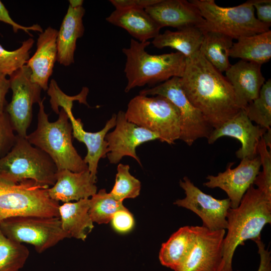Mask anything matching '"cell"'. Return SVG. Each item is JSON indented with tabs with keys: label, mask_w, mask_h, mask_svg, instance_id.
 <instances>
[{
	"label": "cell",
	"mask_w": 271,
	"mask_h": 271,
	"mask_svg": "<svg viewBox=\"0 0 271 271\" xmlns=\"http://www.w3.org/2000/svg\"><path fill=\"white\" fill-rule=\"evenodd\" d=\"M58 30L48 27L41 33L37 39V49L27 61L26 65L31 70V79L44 91L48 88V81L57 61Z\"/></svg>",
	"instance_id": "cell-20"
},
{
	"label": "cell",
	"mask_w": 271,
	"mask_h": 271,
	"mask_svg": "<svg viewBox=\"0 0 271 271\" xmlns=\"http://www.w3.org/2000/svg\"><path fill=\"white\" fill-rule=\"evenodd\" d=\"M150 41L140 42L131 39L128 48L122 51L126 56L124 72L127 79L125 92L137 87L165 82L174 77H182L186 58L178 52L159 55L148 53Z\"/></svg>",
	"instance_id": "cell-4"
},
{
	"label": "cell",
	"mask_w": 271,
	"mask_h": 271,
	"mask_svg": "<svg viewBox=\"0 0 271 271\" xmlns=\"http://www.w3.org/2000/svg\"><path fill=\"white\" fill-rule=\"evenodd\" d=\"M85 12L83 6L73 7L69 5L58 31L57 61L64 66L74 62L76 41L84 32L83 17Z\"/></svg>",
	"instance_id": "cell-22"
},
{
	"label": "cell",
	"mask_w": 271,
	"mask_h": 271,
	"mask_svg": "<svg viewBox=\"0 0 271 271\" xmlns=\"http://www.w3.org/2000/svg\"><path fill=\"white\" fill-rule=\"evenodd\" d=\"M140 181L131 175L128 165L119 164L117 168L115 183L109 192L117 200L122 201L127 198H134L140 193Z\"/></svg>",
	"instance_id": "cell-32"
},
{
	"label": "cell",
	"mask_w": 271,
	"mask_h": 271,
	"mask_svg": "<svg viewBox=\"0 0 271 271\" xmlns=\"http://www.w3.org/2000/svg\"><path fill=\"white\" fill-rule=\"evenodd\" d=\"M122 202L102 189L89 199V216L93 222L106 224L117 211L126 208Z\"/></svg>",
	"instance_id": "cell-30"
},
{
	"label": "cell",
	"mask_w": 271,
	"mask_h": 271,
	"mask_svg": "<svg viewBox=\"0 0 271 271\" xmlns=\"http://www.w3.org/2000/svg\"><path fill=\"white\" fill-rule=\"evenodd\" d=\"M31 70L25 65L10 76L12 100L5 111L17 134L26 138L32 119L33 105L41 100V88L31 79Z\"/></svg>",
	"instance_id": "cell-11"
},
{
	"label": "cell",
	"mask_w": 271,
	"mask_h": 271,
	"mask_svg": "<svg viewBox=\"0 0 271 271\" xmlns=\"http://www.w3.org/2000/svg\"><path fill=\"white\" fill-rule=\"evenodd\" d=\"M34 43L33 39L30 38L23 41L20 47L13 51L6 50L0 45V72L10 76L26 65Z\"/></svg>",
	"instance_id": "cell-33"
},
{
	"label": "cell",
	"mask_w": 271,
	"mask_h": 271,
	"mask_svg": "<svg viewBox=\"0 0 271 271\" xmlns=\"http://www.w3.org/2000/svg\"><path fill=\"white\" fill-rule=\"evenodd\" d=\"M180 78L174 77L154 87L141 90L139 94L161 95L169 99L180 112L181 132L179 140L191 146L197 140L210 136L213 128L201 112L190 102L183 92Z\"/></svg>",
	"instance_id": "cell-10"
},
{
	"label": "cell",
	"mask_w": 271,
	"mask_h": 271,
	"mask_svg": "<svg viewBox=\"0 0 271 271\" xmlns=\"http://www.w3.org/2000/svg\"><path fill=\"white\" fill-rule=\"evenodd\" d=\"M195 239L194 226L180 228L162 244L159 255L161 263L176 271L188 256Z\"/></svg>",
	"instance_id": "cell-25"
},
{
	"label": "cell",
	"mask_w": 271,
	"mask_h": 271,
	"mask_svg": "<svg viewBox=\"0 0 271 271\" xmlns=\"http://www.w3.org/2000/svg\"><path fill=\"white\" fill-rule=\"evenodd\" d=\"M89 199L64 203L59 207L62 227L70 237L84 241L94 227L89 214Z\"/></svg>",
	"instance_id": "cell-24"
},
{
	"label": "cell",
	"mask_w": 271,
	"mask_h": 271,
	"mask_svg": "<svg viewBox=\"0 0 271 271\" xmlns=\"http://www.w3.org/2000/svg\"><path fill=\"white\" fill-rule=\"evenodd\" d=\"M193 248L176 271H218L223 256L225 230L212 231L204 226H194Z\"/></svg>",
	"instance_id": "cell-14"
},
{
	"label": "cell",
	"mask_w": 271,
	"mask_h": 271,
	"mask_svg": "<svg viewBox=\"0 0 271 271\" xmlns=\"http://www.w3.org/2000/svg\"><path fill=\"white\" fill-rule=\"evenodd\" d=\"M230 163L226 170L216 176L208 175V181L203 185L209 188H219L227 195L230 201V208H237L247 190L253 185L261 167L259 156L253 159H241L239 164L231 169Z\"/></svg>",
	"instance_id": "cell-15"
},
{
	"label": "cell",
	"mask_w": 271,
	"mask_h": 271,
	"mask_svg": "<svg viewBox=\"0 0 271 271\" xmlns=\"http://www.w3.org/2000/svg\"><path fill=\"white\" fill-rule=\"evenodd\" d=\"M0 230L9 239L33 245L41 253L63 239L70 238L59 217L20 216L0 222Z\"/></svg>",
	"instance_id": "cell-9"
},
{
	"label": "cell",
	"mask_w": 271,
	"mask_h": 271,
	"mask_svg": "<svg viewBox=\"0 0 271 271\" xmlns=\"http://www.w3.org/2000/svg\"><path fill=\"white\" fill-rule=\"evenodd\" d=\"M45 97L38 103L36 129L27 136V139L47 154L55 164L58 171L67 169L80 172L88 169L72 144V128L68 116L61 108L58 119L50 122L45 111Z\"/></svg>",
	"instance_id": "cell-3"
},
{
	"label": "cell",
	"mask_w": 271,
	"mask_h": 271,
	"mask_svg": "<svg viewBox=\"0 0 271 271\" xmlns=\"http://www.w3.org/2000/svg\"><path fill=\"white\" fill-rule=\"evenodd\" d=\"M233 43L229 57L262 65L271 58V31L243 37Z\"/></svg>",
	"instance_id": "cell-27"
},
{
	"label": "cell",
	"mask_w": 271,
	"mask_h": 271,
	"mask_svg": "<svg viewBox=\"0 0 271 271\" xmlns=\"http://www.w3.org/2000/svg\"><path fill=\"white\" fill-rule=\"evenodd\" d=\"M29 255L25 245L9 239L0 230V271H21Z\"/></svg>",
	"instance_id": "cell-29"
},
{
	"label": "cell",
	"mask_w": 271,
	"mask_h": 271,
	"mask_svg": "<svg viewBox=\"0 0 271 271\" xmlns=\"http://www.w3.org/2000/svg\"><path fill=\"white\" fill-rule=\"evenodd\" d=\"M203 37L199 52L220 72H225L230 66L229 52L233 45V39L223 34L203 32Z\"/></svg>",
	"instance_id": "cell-28"
},
{
	"label": "cell",
	"mask_w": 271,
	"mask_h": 271,
	"mask_svg": "<svg viewBox=\"0 0 271 271\" xmlns=\"http://www.w3.org/2000/svg\"><path fill=\"white\" fill-rule=\"evenodd\" d=\"M9 116L5 111L0 114V158L6 156L15 144L16 135Z\"/></svg>",
	"instance_id": "cell-36"
},
{
	"label": "cell",
	"mask_w": 271,
	"mask_h": 271,
	"mask_svg": "<svg viewBox=\"0 0 271 271\" xmlns=\"http://www.w3.org/2000/svg\"><path fill=\"white\" fill-rule=\"evenodd\" d=\"M125 114L127 120L156 133L162 142L173 144L180 138L179 111L164 96L139 94L129 101Z\"/></svg>",
	"instance_id": "cell-8"
},
{
	"label": "cell",
	"mask_w": 271,
	"mask_h": 271,
	"mask_svg": "<svg viewBox=\"0 0 271 271\" xmlns=\"http://www.w3.org/2000/svg\"><path fill=\"white\" fill-rule=\"evenodd\" d=\"M47 93L50 97V103L53 111L58 114L59 107L63 109L72 108L73 102L77 100L81 103L88 105L86 97L88 93V89L84 87L79 94L73 96L65 94L59 87L56 81L51 79L49 86L47 89Z\"/></svg>",
	"instance_id": "cell-34"
},
{
	"label": "cell",
	"mask_w": 271,
	"mask_h": 271,
	"mask_svg": "<svg viewBox=\"0 0 271 271\" xmlns=\"http://www.w3.org/2000/svg\"><path fill=\"white\" fill-rule=\"evenodd\" d=\"M261 65L240 60L225 72L231 85L239 107L244 109L258 96L265 82L261 71Z\"/></svg>",
	"instance_id": "cell-17"
},
{
	"label": "cell",
	"mask_w": 271,
	"mask_h": 271,
	"mask_svg": "<svg viewBox=\"0 0 271 271\" xmlns=\"http://www.w3.org/2000/svg\"><path fill=\"white\" fill-rule=\"evenodd\" d=\"M111 221L113 228L119 233L129 231L134 224L133 216L126 208L117 211L113 216Z\"/></svg>",
	"instance_id": "cell-37"
},
{
	"label": "cell",
	"mask_w": 271,
	"mask_h": 271,
	"mask_svg": "<svg viewBox=\"0 0 271 271\" xmlns=\"http://www.w3.org/2000/svg\"><path fill=\"white\" fill-rule=\"evenodd\" d=\"M160 0H110L115 9L146 8L158 3Z\"/></svg>",
	"instance_id": "cell-40"
},
{
	"label": "cell",
	"mask_w": 271,
	"mask_h": 271,
	"mask_svg": "<svg viewBox=\"0 0 271 271\" xmlns=\"http://www.w3.org/2000/svg\"><path fill=\"white\" fill-rule=\"evenodd\" d=\"M205 20L199 27L203 32L220 33L233 40L269 30L271 25L259 21L255 16L251 0L232 7L217 5L214 0L190 1Z\"/></svg>",
	"instance_id": "cell-7"
},
{
	"label": "cell",
	"mask_w": 271,
	"mask_h": 271,
	"mask_svg": "<svg viewBox=\"0 0 271 271\" xmlns=\"http://www.w3.org/2000/svg\"><path fill=\"white\" fill-rule=\"evenodd\" d=\"M57 168L50 157L18 134L10 152L0 158V178L19 183L32 180L42 186H53Z\"/></svg>",
	"instance_id": "cell-5"
},
{
	"label": "cell",
	"mask_w": 271,
	"mask_h": 271,
	"mask_svg": "<svg viewBox=\"0 0 271 271\" xmlns=\"http://www.w3.org/2000/svg\"><path fill=\"white\" fill-rule=\"evenodd\" d=\"M180 83L188 100L213 128L220 126L241 109L229 82L199 51L186 58Z\"/></svg>",
	"instance_id": "cell-1"
},
{
	"label": "cell",
	"mask_w": 271,
	"mask_h": 271,
	"mask_svg": "<svg viewBox=\"0 0 271 271\" xmlns=\"http://www.w3.org/2000/svg\"><path fill=\"white\" fill-rule=\"evenodd\" d=\"M49 188L32 180L14 183L0 178V222L20 216L59 217V202L50 198Z\"/></svg>",
	"instance_id": "cell-6"
},
{
	"label": "cell",
	"mask_w": 271,
	"mask_h": 271,
	"mask_svg": "<svg viewBox=\"0 0 271 271\" xmlns=\"http://www.w3.org/2000/svg\"><path fill=\"white\" fill-rule=\"evenodd\" d=\"M257 153L260 160L262 171L256 177L253 184L261 190L267 199L271 202V153L262 138L257 146Z\"/></svg>",
	"instance_id": "cell-35"
},
{
	"label": "cell",
	"mask_w": 271,
	"mask_h": 271,
	"mask_svg": "<svg viewBox=\"0 0 271 271\" xmlns=\"http://www.w3.org/2000/svg\"><path fill=\"white\" fill-rule=\"evenodd\" d=\"M183 179L179 184L186 197L177 200L174 204L195 213L202 220L203 226L210 230L227 229L226 216L230 208V200L215 199L202 191L187 177Z\"/></svg>",
	"instance_id": "cell-12"
},
{
	"label": "cell",
	"mask_w": 271,
	"mask_h": 271,
	"mask_svg": "<svg viewBox=\"0 0 271 271\" xmlns=\"http://www.w3.org/2000/svg\"><path fill=\"white\" fill-rule=\"evenodd\" d=\"M96 182L88 169L80 172L64 169L57 171L56 181L48 192L50 198L58 202L77 201L97 193Z\"/></svg>",
	"instance_id": "cell-19"
},
{
	"label": "cell",
	"mask_w": 271,
	"mask_h": 271,
	"mask_svg": "<svg viewBox=\"0 0 271 271\" xmlns=\"http://www.w3.org/2000/svg\"><path fill=\"white\" fill-rule=\"evenodd\" d=\"M266 130L253 124L245 111L242 109L220 126L214 128L207 141L209 144H212L222 137L235 138L241 144L236 152V157L241 160L253 159L257 156L258 144Z\"/></svg>",
	"instance_id": "cell-16"
},
{
	"label": "cell",
	"mask_w": 271,
	"mask_h": 271,
	"mask_svg": "<svg viewBox=\"0 0 271 271\" xmlns=\"http://www.w3.org/2000/svg\"><path fill=\"white\" fill-rule=\"evenodd\" d=\"M145 10L162 28H199L205 22L198 9L186 0H160Z\"/></svg>",
	"instance_id": "cell-18"
},
{
	"label": "cell",
	"mask_w": 271,
	"mask_h": 271,
	"mask_svg": "<svg viewBox=\"0 0 271 271\" xmlns=\"http://www.w3.org/2000/svg\"><path fill=\"white\" fill-rule=\"evenodd\" d=\"M251 2L256 11L257 19L271 25V0H251Z\"/></svg>",
	"instance_id": "cell-39"
},
{
	"label": "cell",
	"mask_w": 271,
	"mask_h": 271,
	"mask_svg": "<svg viewBox=\"0 0 271 271\" xmlns=\"http://www.w3.org/2000/svg\"><path fill=\"white\" fill-rule=\"evenodd\" d=\"M114 130L106 134L107 157L110 164L118 163L125 156L133 158L141 166L136 153L137 148L146 142L159 140L156 133L127 120L125 112L120 110L116 114Z\"/></svg>",
	"instance_id": "cell-13"
},
{
	"label": "cell",
	"mask_w": 271,
	"mask_h": 271,
	"mask_svg": "<svg viewBox=\"0 0 271 271\" xmlns=\"http://www.w3.org/2000/svg\"><path fill=\"white\" fill-rule=\"evenodd\" d=\"M66 112L72 128V136L78 141L84 143L87 152L83 159L87 165L91 176L97 181L98 162L101 158H104L107 154V143L105 136L109 130L116 124V114H113L100 130L91 132L85 131L83 123L79 118H75L72 108L64 109Z\"/></svg>",
	"instance_id": "cell-21"
},
{
	"label": "cell",
	"mask_w": 271,
	"mask_h": 271,
	"mask_svg": "<svg viewBox=\"0 0 271 271\" xmlns=\"http://www.w3.org/2000/svg\"><path fill=\"white\" fill-rule=\"evenodd\" d=\"M258 247L260 256V263L257 271H271V253L265 248V244L261 239L254 241Z\"/></svg>",
	"instance_id": "cell-41"
},
{
	"label": "cell",
	"mask_w": 271,
	"mask_h": 271,
	"mask_svg": "<svg viewBox=\"0 0 271 271\" xmlns=\"http://www.w3.org/2000/svg\"><path fill=\"white\" fill-rule=\"evenodd\" d=\"M247 116L257 125L267 129L271 125V79L265 81L258 96L244 109Z\"/></svg>",
	"instance_id": "cell-31"
},
{
	"label": "cell",
	"mask_w": 271,
	"mask_h": 271,
	"mask_svg": "<svg viewBox=\"0 0 271 271\" xmlns=\"http://www.w3.org/2000/svg\"><path fill=\"white\" fill-rule=\"evenodd\" d=\"M106 20L125 30L140 42L154 39L160 34L162 28L143 9H115Z\"/></svg>",
	"instance_id": "cell-23"
},
{
	"label": "cell",
	"mask_w": 271,
	"mask_h": 271,
	"mask_svg": "<svg viewBox=\"0 0 271 271\" xmlns=\"http://www.w3.org/2000/svg\"><path fill=\"white\" fill-rule=\"evenodd\" d=\"M0 21L12 26L14 33L18 32L19 30H22L32 36L30 31H34L42 33V28L38 24H34L30 27L22 26L15 22L10 17L9 12L3 3L0 1Z\"/></svg>",
	"instance_id": "cell-38"
},
{
	"label": "cell",
	"mask_w": 271,
	"mask_h": 271,
	"mask_svg": "<svg viewBox=\"0 0 271 271\" xmlns=\"http://www.w3.org/2000/svg\"><path fill=\"white\" fill-rule=\"evenodd\" d=\"M10 88V82L7 76L0 72V114L5 111L8 104L6 95Z\"/></svg>",
	"instance_id": "cell-42"
},
{
	"label": "cell",
	"mask_w": 271,
	"mask_h": 271,
	"mask_svg": "<svg viewBox=\"0 0 271 271\" xmlns=\"http://www.w3.org/2000/svg\"><path fill=\"white\" fill-rule=\"evenodd\" d=\"M226 219L228 231L224 238L223 256L218 271H232V258L237 246L248 239L254 241L261 239L263 228L271 223V202L252 185L239 206L228 209Z\"/></svg>",
	"instance_id": "cell-2"
},
{
	"label": "cell",
	"mask_w": 271,
	"mask_h": 271,
	"mask_svg": "<svg viewBox=\"0 0 271 271\" xmlns=\"http://www.w3.org/2000/svg\"><path fill=\"white\" fill-rule=\"evenodd\" d=\"M69 5L73 7L82 6L83 1L82 0H70L69 1Z\"/></svg>",
	"instance_id": "cell-44"
},
{
	"label": "cell",
	"mask_w": 271,
	"mask_h": 271,
	"mask_svg": "<svg viewBox=\"0 0 271 271\" xmlns=\"http://www.w3.org/2000/svg\"><path fill=\"white\" fill-rule=\"evenodd\" d=\"M262 139L263 141L267 148H269V150H271V128H269L266 130L262 137Z\"/></svg>",
	"instance_id": "cell-43"
},
{
	"label": "cell",
	"mask_w": 271,
	"mask_h": 271,
	"mask_svg": "<svg viewBox=\"0 0 271 271\" xmlns=\"http://www.w3.org/2000/svg\"><path fill=\"white\" fill-rule=\"evenodd\" d=\"M203 37V32L199 28L188 26L176 31L167 30L153 39L152 43L159 49H175L186 58H190L199 51Z\"/></svg>",
	"instance_id": "cell-26"
}]
</instances>
